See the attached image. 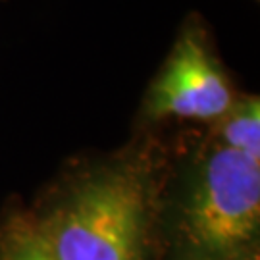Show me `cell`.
Segmentation results:
<instances>
[{"label": "cell", "mask_w": 260, "mask_h": 260, "mask_svg": "<svg viewBox=\"0 0 260 260\" xmlns=\"http://www.w3.org/2000/svg\"><path fill=\"white\" fill-rule=\"evenodd\" d=\"M0 260H60L41 233L35 216L14 212L0 222Z\"/></svg>", "instance_id": "5b68a950"}, {"label": "cell", "mask_w": 260, "mask_h": 260, "mask_svg": "<svg viewBox=\"0 0 260 260\" xmlns=\"http://www.w3.org/2000/svg\"><path fill=\"white\" fill-rule=\"evenodd\" d=\"M216 145L260 160V101L258 96H237L216 121H212Z\"/></svg>", "instance_id": "277c9868"}, {"label": "cell", "mask_w": 260, "mask_h": 260, "mask_svg": "<svg viewBox=\"0 0 260 260\" xmlns=\"http://www.w3.org/2000/svg\"><path fill=\"white\" fill-rule=\"evenodd\" d=\"M150 205L149 172L123 162L79 177L35 220L60 260H147Z\"/></svg>", "instance_id": "6da1fadb"}, {"label": "cell", "mask_w": 260, "mask_h": 260, "mask_svg": "<svg viewBox=\"0 0 260 260\" xmlns=\"http://www.w3.org/2000/svg\"><path fill=\"white\" fill-rule=\"evenodd\" d=\"M237 96L205 35L189 27L177 39L160 74L150 85L143 114L149 120H199L212 123Z\"/></svg>", "instance_id": "3957f363"}, {"label": "cell", "mask_w": 260, "mask_h": 260, "mask_svg": "<svg viewBox=\"0 0 260 260\" xmlns=\"http://www.w3.org/2000/svg\"><path fill=\"white\" fill-rule=\"evenodd\" d=\"M258 228L260 160L214 145L183 205V239L201 260H228L256 241Z\"/></svg>", "instance_id": "7a4b0ae2"}, {"label": "cell", "mask_w": 260, "mask_h": 260, "mask_svg": "<svg viewBox=\"0 0 260 260\" xmlns=\"http://www.w3.org/2000/svg\"><path fill=\"white\" fill-rule=\"evenodd\" d=\"M228 260H258V254L254 252H243V254H237V256H233V258H228Z\"/></svg>", "instance_id": "8992f818"}]
</instances>
